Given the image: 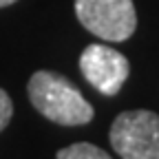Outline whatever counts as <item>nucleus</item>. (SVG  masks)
I'll list each match as a JSON object with an SVG mask.
<instances>
[{
  "instance_id": "1",
  "label": "nucleus",
  "mask_w": 159,
  "mask_h": 159,
  "mask_svg": "<svg viewBox=\"0 0 159 159\" xmlns=\"http://www.w3.org/2000/svg\"><path fill=\"white\" fill-rule=\"evenodd\" d=\"M33 108L60 126L89 124L95 111L64 75L53 71H35L27 86Z\"/></svg>"
},
{
  "instance_id": "2",
  "label": "nucleus",
  "mask_w": 159,
  "mask_h": 159,
  "mask_svg": "<svg viewBox=\"0 0 159 159\" xmlns=\"http://www.w3.org/2000/svg\"><path fill=\"white\" fill-rule=\"evenodd\" d=\"M108 139L122 159H159V115L144 108L119 113Z\"/></svg>"
},
{
  "instance_id": "3",
  "label": "nucleus",
  "mask_w": 159,
  "mask_h": 159,
  "mask_svg": "<svg viewBox=\"0 0 159 159\" xmlns=\"http://www.w3.org/2000/svg\"><path fill=\"white\" fill-rule=\"evenodd\" d=\"M75 16L86 31L108 42H124L137 27L133 0H75Z\"/></svg>"
},
{
  "instance_id": "4",
  "label": "nucleus",
  "mask_w": 159,
  "mask_h": 159,
  "mask_svg": "<svg viewBox=\"0 0 159 159\" xmlns=\"http://www.w3.org/2000/svg\"><path fill=\"white\" fill-rule=\"evenodd\" d=\"M80 71L95 91L115 95L128 80L130 64L119 51L106 44H89L80 55Z\"/></svg>"
},
{
  "instance_id": "5",
  "label": "nucleus",
  "mask_w": 159,
  "mask_h": 159,
  "mask_svg": "<svg viewBox=\"0 0 159 159\" xmlns=\"http://www.w3.org/2000/svg\"><path fill=\"white\" fill-rule=\"evenodd\" d=\"M55 159H113V157L95 144L77 142V144H71L62 150H57Z\"/></svg>"
},
{
  "instance_id": "6",
  "label": "nucleus",
  "mask_w": 159,
  "mask_h": 159,
  "mask_svg": "<svg viewBox=\"0 0 159 159\" xmlns=\"http://www.w3.org/2000/svg\"><path fill=\"white\" fill-rule=\"evenodd\" d=\"M11 115H13V104H11V97L0 89V133L7 128V124L11 122Z\"/></svg>"
},
{
  "instance_id": "7",
  "label": "nucleus",
  "mask_w": 159,
  "mask_h": 159,
  "mask_svg": "<svg viewBox=\"0 0 159 159\" xmlns=\"http://www.w3.org/2000/svg\"><path fill=\"white\" fill-rule=\"evenodd\" d=\"M16 0H0V7H9V5H13Z\"/></svg>"
}]
</instances>
